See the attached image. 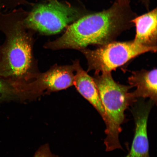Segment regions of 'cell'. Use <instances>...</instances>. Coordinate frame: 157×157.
<instances>
[{
    "label": "cell",
    "mask_w": 157,
    "mask_h": 157,
    "mask_svg": "<svg viewBox=\"0 0 157 157\" xmlns=\"http://www.w3.org/2000/svg\"><path fill=\"white\" fill-rule=\"evenodd\" d=\"M137 16L129 3L116 1L109 9L80 17L68 25L61 36L47 43L44 48L81 51L90 45L102 46L132 27V20Z\"/></svg>",
    "instance_id": "cell-1"
},
{
    "label": "cell",
    "mask_w": 157,
    "mask_h": 157,
    "mask_svg": "<svg viewBox=\"0 0 157 157\" xmlns=\"http://www.w3.org/2000/svg\"><path fill=\"white\" fill-rule=\"evenodd\" d=\"M27 13L19 9L0 15V29L6 36L0 47V78L15 91L40 72L33 54L32 33L25 24Z\"/></svg>",
    "instance_id": "cell-2"
},
{
    "label": "cell",
    "mask_w": 157,
    "mask_h": 157,
    "mask_svg": "<svg viewBox=\"0 0 157 157\" xmlns=\"http://www.w3.org/2000/svg\"><path fill=\"white\" fill-rule=\"evenodd\" d=\"M95 73L93 78L99 92L105 113V133L104 143L107 151L121 149L119 139L121 125L125 120L124 113L135 101L129 90L132 87L117 83L111 72Z\"/></svg>",
    "instance_id": "cell-3"
},
{
    "label": "cell",
    "mask_w": 157,
    "mask_h": 157,
    "mask_svg": "<svg viewBox=\"0 0 157 157\" xmlns=\"http://www.w3.org/2000/svg\"><path fill=\"white\" fill-rule=\"evenodd\" d=\"M157 47L142 46L134 41H113L95 50L87 48L80 51L87 61L88 71L95 73L111 72L132 59L147 52H156Z\"/></svg>",
    "instance_id": "cell-4"
},
{
    "label": "cell",
    "mask_w": 157,
    "mask_h": 157,
    "mask_svg": "<svg viewBox=\"0 0 157 157\" xmlns=\"http://www.w3.org/2000/svg\"><path fill=\"white\" fill-rule=\"evenodd\" d=\"M84 15L79 9L56 0H51L48 3L36 6L28 13L24 22L31 30L44 35H53Z\"/></svg>",
    "instance_id": "cell-5"
},
{
    "label": "cell",
    "mask_w": 157,
    "mask_h": 157,
    "mask_svg": "<svg viewBox=\"0 0 157 157\" xmlns=\"http://www.w3.org/2000/svg\"><path fill=\"white\" fill-rule=\"evenodd\" d=\"M75 71L72 65H55L44 73L39 72L30 82L16 90L21 101L37 99L44 94L67 89L74 85Z\"/></svg>",
    "instance_id": "cell-6"
},
{
    "label": "cell",
    "mask_w": 157,
    "mask_h": 157,
    "mask_svg": "<svg viewBox=\"0 0 157 157\" xmlns=\"http://www.w3.org/2000/svg\"><path fill=\"white\" fill-rule=\"evenodd\" d=\"M153 101L139 103L133 108L135 130L130 151L125 157H150L149 141L147 135V123Z\"/></svg>",
    "instance_id": "cell-7"
},
{
    "label": "cell",
    "mask_w": 157,
    "mask_h": 157,
    "mask_svg": "<svg viewBox=\"0 0 157 157\" xmlns=\"http://www.w3.org/2000/svg\"><path fill=\"white\" fill-rule=\"evenodd\" d=\"M72 66L76 72L74 85L78 93L97 109L104 121L105 116V110L93 78L81 67L79 61H74Z\"/></svg>",
    "instance_id": "cell-8"
},
{
    "label": "cell",
    "mask_w": 157,
    "mask_h": 157,
    "mask_svg": "<svg viewBox=\"0 0 157 157\" xmlns=\"http://www.w3.org/2000/svg\"><path fill=\"white\" fill-rule=\"evenodd\" d=\"M157 11L156 8L132 20L136 27V34L133 40L142 46L157 47Z\"/></svg>",
    "instance_id": "cell-9"
},
{
    "label": "cell",
    "mask_w": 157,
    "mask_h": 157,
    "mask_svg": "<svg viewBox=\"0 0 157 157\" xmlns=\"http://www.w3.org/2000/svg\"><path fill=\"white\" fill-rule=\"evenodd\" d=\"M128 80L131 87L136 88V90L131 93L135 99L148 98L154 103H156V68L150 71L143 70L133 72Z\"/></svg>",
    "instance_id": "cell-10"
},
{
    "label": "cell",
    "mask_w": 157,
    "mask_h": 157,
    "mask_svg": "<svg viewBox=\"0 0 157 157\" xmlns=\"http://www.w3.org/2000/svg\"><path fill=\"white\" fill-rule=\"evenodd\" d=\"M17 99L13 88L0 78V104L9 100Z\"/></svg>",
    "instance_id": "cell-11"
},
{
    "label": "cell",
    "mask_w": 157,
    "mask_h": 157,
    "mask_svg": "<svg viewBox=\"0 0 157 157\" xmlns=\"http://www.w3.org/2000/svg\"><path fill=\"white\" fill-rule=\"evenodd\" d=\"M33 157H60L56 155L51 152L48 144L41 146L36 151Z\"/></svg>",
    "instance_id": "cell-12"
},
{
    "label": "cell",
    "mask_w": 157,
    "mask_h": 157,
    "mask_svg": "<svg viewBox=\"0 0 157 157\" xmlns=\"http://www.w3.org/2000/svg\"><path fill=\"white\" fill-rule=\"evenodd\" d=\"M119 2H123L129 3L130 0H116ZM142 2L146 7L147 9H149L150 7V0H140Z\"/></svg>",
    "instance_id": "cell-13"
}]
</instances>
